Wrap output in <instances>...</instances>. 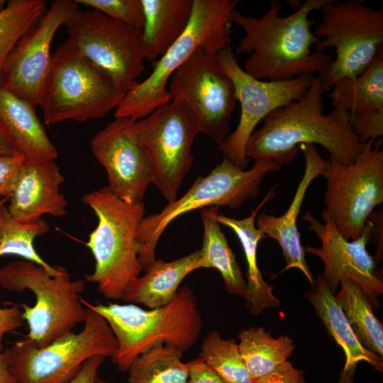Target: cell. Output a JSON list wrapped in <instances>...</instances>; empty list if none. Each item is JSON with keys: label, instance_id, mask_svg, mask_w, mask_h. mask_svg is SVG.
Listing matches in <instances>:
<instances>
[{"label": "cell", "instance_id": "cell-42", "mask_svg": "<svg viewBox=\"0 0 383 383\" xmlns=\"http://www.w3.org/2000/svg\"><path fill=\"white\" fill-rule=\"evenodd\" d=\"M0 383H18L10 371L9 360L6 350H0Z\"/></svg>", "mask_w": 383, "mask_h": 383}, {"label": "cell", "instance_id": "cell-22", "mask_svg": "<svg viewBox=\"0 0 383 383\" xmlns=\"http://www.w3.org/2000/svg\"><path fill=\"white\" fill-rule=\"evenodd\" d=\"M305 296L314 307L330 335L343 349L345 362L340 383H353L357 365L365 361L374 369L382 371V357L367 349L355 335L343 310L319 274Z\"/></svg>", "mask_w": 383, "mask_h": 383}, {"label": "cell", "instance_id": "cell-23", "mask_svg": "<svg viewBox=\"0 0 383 383\" xmlns=\"http://www.w3.org/2000/svg\"><path fill=\"white\" fill-rule=\"evenodd\" d=\"M274 185L246 218L237 219L218 213L217 206L210 207L211 214L219 224L230 228L235 233L243 247L247 262L246 307L252 315H257L266 309L277 307L279 300L273 294V287L263 279L257 265V246L264 238L262 233L257 228L256 217L262 209L275 195Z\"/></svg>", "mask_w": 383, "mask_h": 383}, {"label": "cell", "instance_id": "cell-16", "mask_svg": "<svg viewBox=\"0 0 383 383\" xmlns=\"http://www.w3.org/2000/svg\"><path fill=\"white\" fill-rule=\"evenodd\" d=\"M79 9L75 0H56L18 40L0 74V86L39 106L50 69L52 40Z\"/></svg>", "mask_w": 383, "mask_h": 383}, {"label": "cell", "instance_id": "cell-20", "mask_svg": "<svg viewBox=\"0 0 383 383\" xmlns=\"http://www.w3.org/2000/svg\"><path fill=\"white\" fill-rule=\"evenodd\" d=\"M299 148L304 154L305 168L291 204L284 213L278 217L265 211L257 214L255 224L264 238H272L281 247L286 262L282 272L292 268L299 269L313 285L314 279L305 259L297 218L309 187L321 174L328 160L321 157L314 145L302 144Z\"/></svg>", "mask_w": 383, "mask_h": 383}, {"label": "cell", "instance_id": "cell-10", "mask_svg": "<svg viewBox=\"0 0 383 383\" xmlns=\"http://www.w3.org/2000/svg\"><path fill=\"white\" fill-rule=\"evenodd\" d=\"M320 11L321 22L313 32L320 38L316 51L333 47L336 55L320 75L324 93L336 81L361 74L383 50V9L367 6L362 0H331Z\"/></svg>", "mask_w": 383, "mask_h": 383}, {"label": "cell", "instance_id": "cell-14", "mask_svg": "<svg viewBox=\"0 0 383 383\" xmlns=\"http://www.w3.org/2000/svg\"><path fill=\"white\" fill-rule=\"evenodd\" d=\"M168 91L172 101L184 103L195 113L201 133L220 146L230 134L237 98L216 55L197 48L172 76Z\"/></svg>", "mask_w": 383, "mask_h": 383}, {"label": "cell", "instance_id": "cell-5", "mask_svg": "<svg viewBox=\"0 0 383 383\" xmlns=\"http://www.w3.org/2000/svg\"><path fill=\"white\" fill-rule=\"evenodd\" d=\"M237 0H193L190 21L182 35L155 62L152 73L135 84L116 109V118L137 121L171 101L169 79L199 47L216 55L230 45L231 14Z\"/></svg>", "mask_w": 383, "mask_h": 383}, {"label": "cell", "instance_id": "cell-6", "mask_svg": "<svg viewBox=\"0 0 383 383\" xmlns=\"http://www.w3.org/2000/svg\"><path fill=\"white\" fill-rule=\"evenodd\" d=\"M84 286V279H72L62 267L56 274L26 260L13 261L0 267L1 289L16 293L30 290L35 297L33 306L25 304L20 306L28 326L26 337L39 348L84 323L87 310L80 294Z\"/></svg>", "mask_w": 383, "mask_h": 383}, {"label": "cell", "instance_id": "cell-39", "mask_svg": "<svg viewBox=\"0 0 383 383\" xmlns=\"http://www.w3.org/2000/svg\"><path fill=\"white\" fill-rule=\"evenodd\" d=\"M188 383H225L200 357L187 362Z\"/></svg>", "mask_w": 383, "mask_h": 383}, {"label": "cell", "instance_id": "cell-2", "mask_svg": "<svg viewBox=\"0 0 383 383\" xmlns=\"http://www.w3.org/2000/svg\"><path fill=\"white\" fill-rule=\"evenodd\" d=\"M323 94L321 76L313 75L310 86L299 99L265 117L262 127L248 141L246 157L269 159L282 167L294 161L300 145L317 144L340 163L355 162L364 144L353 131L350 113L333 109L324 114Z\"/></svg>", "mask_w": 383, "mask_h": 383}, {"label": "cell", "instance_id": "cell-28", "mask_svg": "<svg viewBox=\"0 0 383 383\" xmlns=\"http://www.w3.org/2000/svg\"><path fill=\"white\" fill-rule=\"evenodd\" d=\"M238 348L250 377L255 381L287 361L295 349L287 335L277 338L262 327H250L238 335Z\"/></svg>", "mask_w": 383, "mask_h": 383}, {"label": "cell", "instance_id": "cell-37", "mask_svg": "<svg viewBox=\"0 0 383 383\" xmlns=\"http://www.w3.org/2000/svg\"><path fill=\"white\" fill-rule=\"evenodd\" d=\"M255 383H306L303 371L295 368L288 360Z\"/></svg>", "mask_w": 383, "mask_h": 383}, {"label": "cell", "instance_id": "cell-45", "mask_svg": "<svg viewBox=\"0 0 383 383\" xmlns=\"http://www.w3.org/2000/svg\"><path fill=\"white\" fill-rule=\"evenodd\" d=\"M95 383H108V382H106L104 381L103 379L97 377Z\"/></svg>", "mask_w": 383, "mask_h": 383}, {"label": "cell", "instance_id": "cell-27", "mask_svg": "<svg viewBox=\"0 0 383 383\" xmlns=\"http://www.w3.org/2000/svg\"><path fill=\"white\" fill-rule=\"evenodd\" d=\"M201 217L204 235L200 249V268L216 269L223 279L227 292L245 298L246 282L220 224L211 214V208L203 209Z\"/></svg>", "mask_w": 383, "mask_h": 383}, {"label": "cell", "instance_id": "cell-18", "mask_svg": "<svg viewBox=\"0 0 383 383\" xmlns=\"http://www.w3.org/2000/svg\"><path fill=\"white\" fill-rule=\"evenodd\" d=\"M133 121L116 118L91 140V150L108 177L107 187L123 201H143L153 171L149 157L130 131Z\"/></svg>", "mask_w": 383, "mask_h": 383}, {"label": "cell", "instance_id": "cell-21", "mask_svg": "<svg viewBox=\"0 0 383 383\" xmlns=\"http://www.w3.org/2000/svg\"><path fill=\"white\" fill-rule=\"evenodd\" d=\"M35 106L0 86V131L25 162L55 160L58 152Z\"/></svg>", "mask_w": 383, "mask_h": 383}, {"label": "cell", "instance_id": "cell-35", "mask_svg": "<svg viewBox=\"0 0 383 383\" xmlns=\"http://www.w3.org/2000/svg\"><path fill=\"white\" fill-rule=\"evenodd\" d=\"M350 124L362 144L383 135V110L350 113Z\"/></svg>", "mask_w": 383, "mask_h": 383}, {"label": "cell", "instance_id": "cell-1", "mask_svg": "<svg viewBox=\"0 0 383 383\" xmlns=\"http://www.w3.org/2000/svg\"><path fill=\"white\" fill-rule=\"evenodd\" d=\"M331 1L306 0L284 17L279 16L282 4L278 0H271L267 12L259 18L234 10L231 22L244 31L235 52L250 55L243 69L257 79L272 82L322 74L334 57L323 52L311 51L320 38L311 30L315 19L310 18L309 14Z\"/></svg>", "mask_w": 383, "mask_h": 383}, {"label": "cell", "instance_id": "cell-11", "mask_svg": "<svg viewBox=\"0 0 383 383\" xmlns=\"http://www.w3.org/2000/svg\"><path fill=\"white\" fill-rule=\"evenodd\" d=\"M382 143V138L366 142L350 165L329 156L321 172L326 181L321 216L330 218L346 240L360 237L370 215L383 202Z\"/></svg>", "mask_w": 383, "mask_h": 383}, {"label": "cell", "instance_id": "cell-38", "mask_svg": "<svg viewBox=\"0 0 383 383\" xmlns=\"http://www.w3.org/2000/svg\"><path fill=\"white\" fill-rule=\"evenodd\" d=\"M23 321L20 305L0 307V350H4L5 335L22 326Z\"/></svg>", "mask_w": 383, "mask_h": 383}, {"label": "cell", "instance_id": "cell-17", "mask_svg": "<svg viewBox=\"0 0 383 383\" xmlns=\"http://www.w3.org/2000/svg\"><path fill=\"white\" fill-rule=\"evenodd\" d=\"M323 222L307 211L303 219L306 228L320 239L319 248L308 245L304 252L318 257L323 262L322 274L330 291L333 294L343 279L356 283L365 293L373 308H379L378 296L383 293V282L375 271L376 262L367 251L371 240L372 223L367 219L362 234L355 240H346L333 223L321 216Z\"/></svg>", "mask_w": 383, "mask_h": 383}, {"label": "cell", "instance_id": "cell-41", "mask_svg": "<svg viewBox=\"0 0 383 383\" xmlns=\"http://www.w3.org/2000/svg\"><path fill=\"white\" fill-rule=\"evenodd\" d=\"M369 220L372 223L371 239L374 240V243L377 247V259L379 262L382 259L383 252V213L382 208L372 212L370 215Z\"/></svg>", "mask_w": 383, "mask_h": 383}, {"label": "cell", "instance_id": "cell-4", "mask_svg": "<svg viewBox=\"0 0 383 383\" xmlns=\"http://www.w3.org/2000/svg\"><path fill=\"white\" fill-rule=\"evenodd\" d=\"M82 202L97 218V225L86 243L95 261L94 269L85 279L96 284L104 297L122 299L126 287L143 270L136 235L145 217V204L126 202L107 186L87 193Z\"/></svg>", "mask_w": 383, "mask_h": 383}, {"label": "cell", "instance_id": "cell-25", "mask_svg": "<svg viewBox=\"0 0 383 383\" xmlns=\"http://www.w3.org/2000/svg\"><path fill=\"white\" fill-rule=\"evenodd\" d=\"M145 60L156 62L182 35L192 13L193 0H141Z\"/></svg>", "mask_w": 383, "mask_h": 383}, {"label": "cell", "instance_id": "cell-32", "mask_svg": "<svg viewBox=\"0 0 383 383\" xmlns=\"http://www.w3.org/2000/svg\"><path fill=\"white\" fill-rule=\"evenodd\" d=\"M225 383H255L233 338L224 339L218 331H210L201 345L199 356Z\"/></svg>", "mask_w": 383, "mask_h": 383}, {"label": "cell", "instance_id": "cell-31", "mask_svg": "<svg viewBox=\"0 0 383 383\" xmlns=\"http://www.w3.org/2000/svg\"><path fill=\"white\" fill-rule=\"evenodd\" d=\"M182 354L166 345L150 349L130 365L128 383H188V367Z\"/></svg>", "mask_w": 383, "mask_h": 383}, {"label": "cell", "instance_id": "cell-40", "mask_svg": "<svg viewBox=\"0 0 383 383\" xmlns=\"http://www.w3.org/2000/svg\"><path fill=\"white\" fill-rule=\"evenodd\" d=\"M105 357L96 355L85 361L68 383H95L99 367Z\"/></svg>", "mask_w": 383, "mask_h": 383}, {"label": "cell", "instance_id": "cell-8", "mask_svg": "<svg viewBox=\"0 0 383 383\" xmlns=\"http://www.w3.org/2000/svg\"><path fill=\"white\" fill-rule=\"evenodd\" d=\"M281 166L269 159L255 160L249 170H243L223 157L207 176L199 175L190 189L179 199L168 203L159 213L143 218L137 231L140 244L139 261L145 271L155 260L157 243L167 227L177 218L194 210L213 206L231 209L256 198L264 177Z\"/></svg>", "mask_w": 383, "mask_h": 383}, {"label": "cell", "instance_id": "cell-43", "mask_svg": "<svg viewBox=\"0 0 383 383\" xmlns=\"http://www.w3.org/2000/svg\"><path fill=\"white\" fill-rule=\"evenodd\" d=\"M0 155H18L0 131Z\"/></svg>", "mask_w": 383, "mask_h": 383}, {"label": "cell", "instance_id": "cell-46", "mask_svg": "<svg viewBox=\"0 0 383 383\" xmlns=\"http://www.w3.org/2000/svg\"><path fill=\"white\" fill-rule=\"evenodd\" d=\"M3 199H0V204L1 203V201H3Z\"/></svg>", "mask_w": 383, "mask_h": 383}, {"label": "cell", "instance_id": "cell-29", "mask_svg": "<svg viewBox=\"0 0 383 383\" xmlns=\"http://www.w3.org/2000/svg\"><path fill=\"white\" fill-rule=\"evenodd\" d=\"M335 299L361 343L383 357V326L374 316L373 307L362 289L348 279L340 281Z\"/></svg>", "mask_w": 383, "mask_h": 383}, {"label": "cell", "instance_id": "cell-34", "mask_svg": "<svg viewBox=\"0 0 383 383\" xmlns=\"http://www.w3.org/2000/svg\"><path fill=\"white\" fill-rule=\"evenodd\" d=\"M79 5L96 9L109 17L142 30L145 18L141 0H75Z\"/></svg>", "mask_w": 383, "mask_h": 383}, {"label": "cell", "instance_id": "cell-9", "mask_svg": "<svg viewBox=\"0 0 383 383\" xmlns=\"http://www.w3.org/2000/svg\"><path fill=\"white\" fill-rule=\"evenodd\" d=\"M82 303L87 313L79 332L70 331L42 348L26 336L6 350L18 383H68L89 358L113 357L118 343L112 330L92 304Z\"/></svg>", "mask_w": 383, "mask_h": 383}, {"label": "cell", "instance_id": "cell-30", "mask_svg": "<svg viewBox=\"0 0 383 383\" xmlns=\"http://www.w3.org/2000/svg\"><path fill=\"white\" fill-rule=\"evenodd\" d=\"M6 199L0 204V257L16 255L45 267L56 274L60 267L52 266L44 260L34 246L35 239L49 232L50 225L43 219L30 223L14 220L10 215Z\"/></svg>", "mask_w": 383, "mask_h": 383}, {"label": "cell", "instance_id": "cell-7", "mask_svg": "<svg viewBox=\"0 0 383 383\" xmlns=\"http://www.w3.org/2000/svg\"><path fill=\"white\" fill-rule=\"evenodd\" d=\"M124 94L112 79L66 40L52 55L40 106L44 123L84 122L103 118Z\"/></svg>", "mask_w": 383, "mask_h": 383}, {"label": "cell", "instance_id": "cell-12", "mask_svg": "<svg viewBox=\"0 0 383 383\" xmlns=\"http://www.w3.org/2000/svg\"><path fill=\"white\" fill-rule=\"evenodd\" d=\"M130 131L150 160L152 184L168 203L175 201L193 163V142L201 133L196 115L184 103L172 101L132 121Z\"/></svg>", "mask_w": 383, "mask_h": 383}, {"label": "cell", "instance_id": "cell-3", "mask_svg": "<svg viewBox=\"0 0 383 383\" xmlns=\"http://www.w3.org/2000/svg\"><path fill=\"white\" fill-rule=\"evenodd\" d=\"M107 321L118 343L111 362L123 372L150 349L166 345L182 353L198 340L203 321L193 291L179 289L166 306L144 309L134 304H92Z\"/></svg>", "mask_w": 383, "mask_h": 383}, {"label": "cell", "instance_id": "cell-15", "mask_svg": "<svg viewBox=\"0 0 383 383\" xmlns=\"http://www.w3.org/2000/svg\"><path fill=\"white\" fill-rule=\"evenodd\" d=\"M216 57L231 79L240 104L239 123L218 150L224 157L245 170L250 160L245 155L246 145L257 125L272 111L299 99L310 86L312 76L282 82L260 80L240 67L230 45Z\"/></svg>", "mask_w": 383, "mask_h": 383}, {"label": "cell", "instance_id": "cell-26", "mask_svg": "<svg viewBox=\"0 0 383 383\" xmlns=\"http://www.w3.org/2000/svg\"><path fill=\"white\" fill-rule=\"evenodd\" d=\"M328 97L333 109L350 113L383 110V50L361 74L336 81Z\"/></svg>", "mask_w": 383, "mask_h": 383}, {"label": "cell", "instance_id": "cell-33", "mask_svg": "<svg viewBox=\"0 0 383 383\" xmlns=\"http://www.w3.org/2000/svg\"><path fill=\"white\" fill-rule=\"evenodd\" d=\"M47 10L44 0H10L0 13V74L5 62L21 37Z\"/></svg>", "mask_w": 383, "mask_h": 383}, {"label": "cell", "instance_id": "cell-36", "mask_svg": "<svg viewBox=\"0 0 383 383\" xmlns=\"http://www.w3.org/2000/svg\"><path fill=\"white\" fill-rule=\"evenodd\" d=\"M23 162L20 155H0V198H10Z\"/></svg>", "mask_w": 383, "mask_h": 383}, {"label": "cell", "instance_id": "cell-44", "mask_svg": "<svg viewBox=\"0 0 383 383\" xmlns=\"http://www.w3.org/2000/svg\"><path fill=\"white\" fill-rule=\"evenodd\" d=\"M6 4H7L6 1L0 0V13H1L4 10L6 6Z\"/></svg>", "mask_w": 383, "mask_h": 383}, {"label": "cell", "instance_id": "cell-19", "mask_svg": "<svg viewBox=\"0 0 383 383\" xmlns=\"http://www.w3.org/2000/svg\"><path fill=\"white\" fill-rule=\"evenodd\" d=\"M65 177L55 160L23 162L7 206L11 216L22 223L37 221L48 214L66 216L67 201L60 192Z\"/></svg>", "mask_w": 383, "mask_h": 383}, {"label": "cell", "instance_id": "cell-13", "mask_svg": "<svg viewBox=\"0 0 383 383\" xmlns=\"http://www.w3.org/2000/svg\"><path fill=\"white\" fill-rule=\"evenodd\" d=\"M70 42L124 94L145 70L142 30L96 9L76 10L66 21Z\"/></svg>", "mask_w": 383, "mask_h": 383}, {"label": "cell", "instance_id": "cell-24", "mask_svg": "<svg viewBox=\"0 0 383 383\" xmlns=\"http://www.w3.org/2000/svg\"><path fill=\"white\" fill-rule=\"evenodd\" d=\"M201 257L199 249L171 262L156 260L143 276L131 281L124 290L121 300L139 304L148 309L166 306L174 297L182 280L200 269Z\"/></svg>", "mask_w": 383, "mask_h": 383}]
</instances>
